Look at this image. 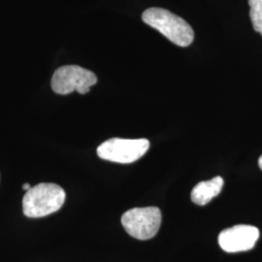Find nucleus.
Segmentation results:
<instances>
[{
    "mask_svg": "<svg viewBox=\"0 0 262 262\" xmlns=\"http://www.w3.org/2000/svg\"><path fill=\"white\" fill-rule=\"evenodd\" d=\"M97 77L94 72L78 66H62L54 73L51 85L57 94L66 95L78 92L88 94L91 88L96 84Z\"/></svg>",
    "mask_w": 262,
    "mask_h": 262,
    "instance_id": "20e7f679",
    "label": "nucleus"
},
{
    "mask_svg": "<svg viewBox=\"0 0 262 262\" xmlns=\"http://www.w3.org/2000/svg\"><path fill=\"white\" fill-rule=\"evenodd\" d=\"M249 5L253 29L262 35V0H249Z\"/></svg>",
    "mask_w": 262,
    "mask_h": 262,
    "instance_id": "6e6552de",
    "label": "nucleus"
},
{
    "mask_svg": "<svg viewBox=\"0 0 262 262\" xmlns=\"http://www.w3.org/2000/svg\"><path fill=\"white\" fill-rule=\"evenodd\" d=\"M31 187H31L29 184L27 183V184H25V185L23 186V189H24V190H26V191H28V190H29Z\"/></svg>",
    "mask_w": 262,
    "mask_h": 262,
    "instance_id": "1a4fd4ad",
    "label": "nucleus"
},
{
    "mask_svg": "<svg viewBox=\"0 0 262 262\" xmlns=\"http://www.w3.org/2000/svg\"><path fill=\"white\" fill-rule=\"evenodd\" d=\"M259 238V230L253 225H239L225 229L219 235L220 247L226 253L252 250Z\"/></svg>",
    "mask_w": 262,
    "mask_h": 262,
    "instance_id": "423d86ee",
    "label": "nucleus"
},
{
    "mask_svg": "<svg viewBox=\"0 0 262 262\" xmlns=\"http://www.w3.org/2000/svg\"><path fill=\"white\" fill-rule=\"evenodd\" d=\"M223 187L224 179L220 176L206 182H200L191 191V200L197 205H206L214 197L221 193Z\"/></svg>",
    "mask_w": 262,
    "mask_h": 262,
    "instance_id": "0eeeda50",
    "label": "nucleus"
},
{
    "mask_svg": "<svg viewBox=\"0 0 262 262\" xmlns=\"http://www.w3.org/2000/svg\"><path fill=\"white\" fill-rule=\"evenodd\" d=\"M66 201L63 188L52 183L31 187L23 198V211L28 217H42L58 211Z\"/></svg>",
    "mask_w": 262,
    "mask_h": 262,
    "instance_id": "f03ea898",
    "label": "nucleus"
},
{
    "mask_svg": "<svg viewBox=\"0 0 262 262\" xmlns=\"http://www.w3.org/2000/svg\"><path fill=\"white\" fill-rule=\"evenodd\" d=\"M142 19L180 47L189 46L194 39L192 28L168 10L157 7L147 9L143 13Z\"/></svg>",
    "mask_w": 262,
    "mask_h": 262,
    "instance_id": "f257e3e1",
    "label": "nucleus"
},
{
    "mask_svg": "<svg viewBox=\"0 0 262 262\" xmlns=\"http://www.w3.org/2000/svg\"><path fill=\"white\" fill-rule=\"evenodd\" d=\"M258 164H259V167H260V169L262 170V156L260 157L259 160H258Z\"/></svg>",
    "mask_w": 262,
    "mask_h": 262,
    "instance_id": "9d476101",
    "label": "nucleus"
},
{
    "mask_svg": "<svg viewBox=\"0 0 262 262\" xmlns=\"http://www.w3.org/2000/svg\"><path fill=\"white\" fill-rule=\"evenodd\" d=\"M122 225L131 237L138 240H149L159 231L161 212L157 207L134 208L122 215Z\"/></svg>",
    "mask_w": 262,
    "mask_h": 262,
    "instance_id": "7ed1b4c3",
    "label": "nucleus"
},
{
    "mask_svg": "<svg viewBox=\"0 0 262 262\" xmlns=\"http://www.w3.org/2000/svg\"><path fill=\"white\" fill-rule=\"evenodd\" d=\"M149 148L150 142L147 139L112 138L97 148V155L100 159L108 161L132 163L141 159Z\"/></svg>",
    "mask_w": 262,
    "mask_h": 262,
    "instance_id": "39448f33",
    "label": "nucleus"
}]
</instances>
